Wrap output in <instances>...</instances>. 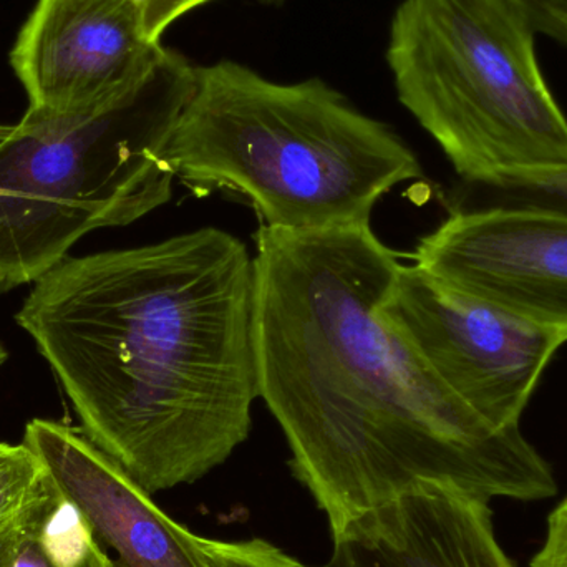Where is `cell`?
I'll return each instance as SVG.
<instances>
[{"mask_svg":"<svg viewBox=\"0 0 567 567\" xmlns=\"http://www.w3.org/2000/svg\"><path fill=\"white\" fill-rule=\"evenodd\" d=\"M255 241L259 399L332 536L422 483L488 503L558 493L522 429L476 415L380 316L402 262L370 223L261 225Z\"/></svg>","mask_w":567,"mask_h":567,"instance_id":"6da1fadb","label":"cell"},{"mask_svg":"<svg viewBox=\"0 0 567 567\" xmlns=\"http://www.w3.org/2000/svg\"><path fill=\"white\" fill-rule=\"evenodd\" d=\"M195 192L241 196L290 231L370 223L377 203L423 176L405 140L320 79L279 83L233 60L196 66L168 146Z\"/></svg>","mask_w":567,"mask_h":567,"instance_id":"3957f363","label":"cell"},{"mask_svg":"<svg viewBox=\"0 0 567 567\" xmlns=\"http://www.w3.org/2000/svg\"><path fill=\"white\" fill-rule=\"evenodd\" d=\"M195 69L166 49L120 99L69 113L29 109L0 140V293L49 275L89 233L132 225L172 199L168 146Z\"/></svg>","mask_w":567,"mask_h":567,"instance_id":"277c9868","label":"cell"},{"mask_svg":"<svg viewBox=\"0 0 567 567\" xmlns=\"http://www.w3.org/2000/svg\"><path fill=\"white\" fill-rule=\"evenodd\" d=\"M532 567H567V498L549 516L548 536Z\"/></svg>","mask_w":567,"mask_h":567,"instance_id":"e0dca14e","label":"cell"},{"mask_svg":"<svg viewBox=\"0 0 567 567\" xmlns=\"http://www.w3.org/2000/svg\"><path fill=\"white\" fill-rule=\"evenodd\" d=\"M319 567H516L496 542L488 502L422 483L332 536Z\"/></svg>","mask_w":567,"mask_h":567,"instance_id":"30bf717a","label":"cell"},{"mask_svg":"<svg viewBox=\"0 0 567 567\" xmlns=\"http://www.w3.org/2000/svg\"><path fill=\"white\" fill-rule=\"evenodd\" d=\"M16 320L83 435L150 495L205 478L249 439L255 258L231 233L66 258Z\"/></svg>","mask_w":567,"mask_h":567,"instance_id":"7a4b0ae2","label":"cell"},{"mask_svg":"<svg viewBox=\"0 0 567 567\" xmlns=\"http://www.w3.org/2000/svg\"><path fill=\"white\" fill-rule=\"evenodd\" d=\"M165 52L146 39L132 0H39L10 63L29 109L69 113L125 95Z\"/></svg>","mask_w":567,"mask_h":567,"instance_id":"ba28073f","label":"cell"},{"mask_svg":"<svg viewBox=\"0 0 567 567\" xmlns=\"http://www.w3.org/2000/svg\"><path fill=\"white\" fill-rule=\"evenodd\" d=\"M142 20L143 33L153 43H159L163 33L176 20L196 7L212 0H132Z\"/></svg>","mask_w":567,"mask_h":567,"instance_id":"9a60e30c","label":"cell"},{"mask_svg":"<svg viewBox=\"0 0 567 567\" xmlns=\"http://www.w3.org/2000/svg\"><path fill=\"white\" fill-rule=\"evenodd\" d=\"M10 130H12V126L0 125V140L6 138V136L9 135Z\"/></svg>","mask_w":567,"mask_h":567,"instance_id":"d6986e66","label":"cell"},{"mask_svg":"<svg viewBox=\"0 0 567 567\" xmlns=\"http://www.w3.org/2000/svg\"><path fill=\"white\" fill-rule=\"evenodd\" d=\"M0 567H113L75 503L49 473L0 528Z\"/></svg>","mask_w":567,"mask_h":567,"instance_id":"8fae6325","label":"cell"},{"mask_svg":"<svg viewBox=\"0 0 567 567\" xmlns=\"http://www.w3.org/2000/svg\"><path fill=\"white\" fill-rule=\"evenodd\" d=\"M380 316L476 415L499 430L519 429L536 385L567 342L561 330L519 319L400 265Z\"/></svg>","mask_w":567,"mask_h":567,"instance_id":"8992f818","label":"cell"},{"mask_svg":"<svg viewBox=\"0 0 567 567\" xmlns=\"http://www.w3.org/2000/svg\"><path fill=\"white\" fill-rule=\"evenodd\" d=\"M256 2L262 3V6L279 7L282 6L286 0H256Z\"/></svg>","mask_w":567,"mask_h":567,"instance_id":"ac0fdd59","label":"cell"},{"mask_svg":"<svg viewBox=\"0 0 567 567\" xmlns=\"http://www.w3.org/2000/svg\"><path fill=\"white\" fill-rule=\"evenodd\" d=\"M205 546L218 567H309L262 538L245 542L205 538Z\"/></svg>","mask_w":567,"mask_h":567,"instance_id":"5bb4252c","label":"cell"},{"mask_svg":"<svg viewBox=\"0 0 567 567\" xmlns=\"http://www.w3.org/2000/svg\"><path fill=\"white\" fill-rule=\"evenodd\" d=\"M536 33L567 47V0H515Z\"/></svg>","mask_w":567,"mask_h":567,"instance_id":"2e32d148","label":"cell"},{"mask_svg":"<svg viewBox=\"0 0 567 567\" xmlns=\"http://www.w3.org/2000/svg\"><path fill=\"white\" fill-rule=\"evenodd\" d=\"M6 359H7L6 349H3L2 343H0V367H2V363L6 362Z\"/></svg>","mask_w":567,"mask_h":567,"instance_id":"ffe728a7","label":"cell"},{"mask_svg":"<svg viewBox=\"0 0 567 567\" xmlns=\"http://www.w3.org/2000/svg\"><path fill=\"white\" fill-rule=\"evenodd\" d=\"M413 265L519 319L567 333V215L452 212L420 239Z\"/></svg>","mask_w":567,"mask_h":567,"instance_id":"52a82bcc","label":"cell"},{"mask_svg":"<svg viewBox=\"0 0 567 567\" xmlns=\"http://www.w3.org/2000/svg\"><path fill=\"white\" fill-rule=\"evenodd\" d=\"M43 473L45 468L25 443H0V528L16 518Z\"/></svg>","mask_w":567,"mask_h":567,"instance_id":"4fadbf2b","label":"cell"},{"mask_svg":"<svg viewBox=\"0 0 567 567\" xmlns=\"http://www.w3.org/2000/svg\"><path fill=\"white\" fill-rule=\"evenodd\" d=\"M23 443L83 513L113 567H218L205 538L169 518L83 432L35 419L25 426Z\"/></svg>","mask_w":567,"mask_h":567,"instance_id":"9c48e42d","label":"cell"},{"mask_svg":"<svg viewBox=\"0 0 567 567\" xmlns=\"http://www.w3.org/2000/svg\"><path fill=\"white\" fill-rule=\"evenodd\" d=\"M466 195L453 212L532 209L567 215V169L499 176L485 183H465Z\"/></svg>","mask_w":567,"mask_h":567,"instance_id":"7c38bea8","label":"cell"},{"mask_svg":"<svg viewBox=\"0 0 567 567\" xmlns=\"http://www.w3.org/2000/svg\"><path fill=\"white\" fill-rule=\"evenodd\" d=\"M515 0H403L386 62L400 103L463 183L567 169V118Z\"/></svg>","mask_w":567,"mask_h":567,"instance_id":"5b68a950","label":"cell"}]
</instances>
